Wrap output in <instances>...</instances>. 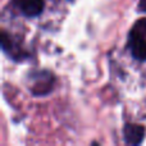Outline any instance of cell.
Instances as JSON below:
<instances>
[{"instance_id": "2", "label": "cell", "mask_w": 146, "mask_h": 146, "mask_svg": "<svg viewBox=\"0 0 146 146\" xmlns=\"http://www.w3.org/2000/svg\"><path fill=\"white\" fill-rule=\"evenodd\" d=\"M54 78L53 73L48 71H38L32 73V82H31V92L35 96H44L48 95L54 87Z\"/></svg>"}, {"instance_id": "4", "label": "cell", "mask_w": 146, "mask_h": 146, "mask_svg": "<svg viewBox=\"0 0 146 146\" xmlns=\"http://www.w3.org/2000/svg\"><path fill=\"white\" fill-rule=\"evenodd\" d=\"M1 45H3V50L14 60H23L27 56V54L22 49V46L18 45L10 36H8L7 32L1 33Z\"/></svg>"}, {"instance_id": "1", "label": "cell", "mask_w": 146, "mask_h": 146, "mask_svg": "<svg viewBox=\"0 0 146 146\" xmlns=\"http://www.w3.org/2000/svg\"><path fill=\"white\" fill-rule=\"evenodd\" d=\"M128 48L136 60H146V19H140L133 25L128 36Z\"/></svg>"}, {"instance_id": "7", "label": "cell", "mask_w": 146, "mask_h": 146, "mask_svg": "<svg viewBox=\"0 0 146 146\" xmlns=\"http://www.w3.org/2000/svg\"><path fill=\"white\" fill-rule=\"evenodd\" d=\"M69 1H72V0H69Z\"/></svg>"}, {"instance_id": "3", "label": "cell", "mask_w": 146, "mask_h": 146, "mask_svg": "<svg viewBox=\"0 0 146 146\" xmlns=\"http://www.w3.org/2000/svg\"><path fill=\"white\" fill-rule=\"evenodd\" d=\"M13 4L26 17H37L45 8L44 0H13Z\"/></svg>"}, {"instance_id": "5", "label": "cell", "mask_w": 146, "mask_h": 146, "mask_svg": "<svg viewBox=\"0 0 146 146\" xmlns=\"http://www.w3.org/2000/svg\"><path fill=\"white\" fill-rule=\"evenodd\" d=\"M123 135H124V141L129 145H139L144 140V135H145V128L140 124H132L128 123L124 126L123 129Z\"/></svg>"}, {"instance_id": "6", "label": "cell", "mask_w": 146, "mask_h": 146, "mask_svg": "<svg viewBox=\"0 0 146 146\" xmlns=\"http://www.w3.org/2000/svg\"><path fill=\"white\" fill-rule=\"evenodd\" d=\"M139 10L140 12H146V0H140L139 3Z\"/></svg>"}]
</instances>
